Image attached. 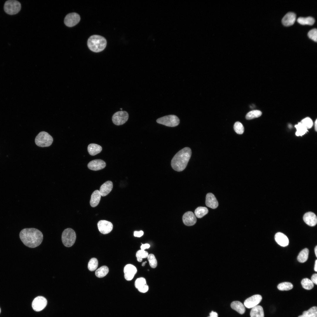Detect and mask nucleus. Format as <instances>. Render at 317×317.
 <instances>
[{
	"label": "nucleus",
	"instance_id": "20e7f679",
	"mask_svg": "<svg viewBox=\"0 0 317 317\" xmlns=\"http://www.w3.org/2000/svg\"><path fill=\"white\" fill-rule=\"evenodd\" d=\"M76 239L75 232L72 228H66L63 232L62 240L63 244L65 247H71L74 244Z\"/></svg>",
	"mask_w": 317,
	"mask_h": 317
},
{
	"label": "nucleus",
	"instance_id": "f3484780",
	"mask_svg": "<svg viewBox=\"0 0 317 317\" xmlns=\"http://www.w3.org/2000/svg\"><path fill=\"white\" fill-rule=\"evenodd\" d=\"M296 18V14L292 12L287 13L283 17L282 22L285 26H290L293 25L294 23Z\"/></svg>",
	"mask_w": 317,
	"mask_h": 317
},
{
	"label": "nucleus",
	"instance_id": "de8ad7c7",
	"mask_svg": "<svg viewBox=\"0 0 317 317\" xmlns=\"http://www.w3.org/2000/svg\"><path fill=\"white\" fill-rule=\"evenodd\" d=\"M314 251L316 256L317 257V246H316L315 248Z\"/></svg>",
	"mask_w": 317,
	"mask_h": 317
},
{
	"label": "nucleus",
	"instance_id": "b1692460",
	"mask_svg": "<svg viewBox=\"0 0 317 317\" xmlns=\"http://www.w3.org/2000/svg\"><path fill=\"white\" fill-rule=\"evenodd\" d=\"M231 308L240 314L244 313L245 311L244 305L240 302L235 301L232 302L230 305Z\"/></svg>",
	"mask_w": 317,
	"mask_h": 317
},
{
	"label": "nucleus",
	"instance_id": "8fccbe9b",
	"mask_svg": "<svg viewBox=\"0 0 317 317\" xmlns=\"http://www.w3.org/2000/svg\"><path fill=\"white\" fill-rule=\"evenodd\" d=\"M0 312H1V309H0Z\"/></svg>",
	"mask_w": 317,
	"mask_h": 317
},
{
	"label": "nucleus",
	"instance_id": "dca6fc26",
	"mask_svg": "<svg viewBox=\"0 0 317 317\" xmlns=\"http://www.w3.org/2000/svg\"><path fill=\"white\" fill-rule=\"evenodd\" d=\"M304 222L308 225L314 226L317 224V218L316 215L312 212L306 213L303 216Z\"/></svg>",
	"mask_w": 317,
	"mask_h": 317
},
{
	"label": "nucleus",
	"instance_id": "0eeeda50",
	"mask_svg": "<svg viewBox=\"0 0 317 317\" xmlns=\"http://www.w3.org/2000/svg\"><path fill=\"white\" fill-rule=\"evenodd\" d=\"M156 122L169 127H175L178 126L180 123V120L176 116L169 115L158 118Z\"/></svg>",
	"mask_w": 317,
	"mask_h": 317
},
{
	"label": "nucleus",
	"instance_id": "5701e85b",
	"mask_svg": "<svg viewBox=\"0 0 317 317\" xmlns=\"http://www.w3.org/2000/svg\"><path fill=\"white\" fill-rule=\"evenodd\" d=\"M102 149V148L100 146L95 144H90L87 147L88 151L92 156H95L100 153Z\"/></svg>",
	"mask_w": 317,
	"mask_h": 317
},
{
	"label": "nucleus",
	"instance_id": "4be33fe9",
	"mask_svg": "<svg viewBox=\"0 0 317 317\" xmlns=\"http://www.w3.org/2000/svg\"><path fill=\"white\" fill-rule=\"evenodd\" d=\"M250 317H264V314L262 307L260 305H257L252 308L250 312Z\"/></svg>",
	"mask_w": 317,
	"mask_h": 317
},
{
	"label": "nucleus",
	"instance_id": "393cba45",
	"mask_svg": "<svg viewBox=\"0 0 317 317\" xmlns=\"http://www.w3.org/2000/svg\"><path fill=\"white\" fill-rule=\"evenodd\" d=\"M298 317H317V307L313 306L306 311L303 312L302 315Z\"/></svg>",
	"mask_w": 317,
	"mask_h": 317
},
{
	"label": "nucleus",
	"instance_id": "f8f14e48",
	"mask_svg": "<svg viewBox=\"0 0 317 317\" xmlns=\"http://www.w3.org/2000/svg\"><path fill=\"white\" fill-rule=\"evenodd\" d=\"M97 226L99 231L102 234H106L110 232L113 229L112 223L105 220H101L97 223Z\"/></svg>",
	"mask_w": 317,
	"mask_h": 317
},
{
	"label": "nucleus",
	"instance_id": "bb28decb",
	"mask_svg": "<svg viewBox=\"0 0 317 317\" xmlns=\"http://www.w3.org/2000/svg\"><path fill=\"white\" fill-rule=\"evenodd\" d=\"M309 254V250L307 248L302 250L299 253L297 257L298 261L301 263H304L306 262L308 259Z\"/></svg>",
	"mask_w": 317,
	"mask_h": 317
},
{
	"label": "nucleus",
	"instance_id": "a19ab883",
	"mask_svg": "<svg viewBox=\"0 0 317 317\" xmlns=\"http://www.w3.org/2000/svg\"><path fill=\"white\" fill-rule=\"evenodd\" d=\"M144 234V232L142 230L139 231H135L134 232V235L135 237H140Z\"/></svg>",
	"mask_w": 317,
	"mask_h": 317
},
{
	"label": "nucleus",
	"instance_id": "4468645a",
	"mask_svg": "<svg viewBox=\"0 0 317 317\" xmlns=\"http://www.w3.org/2000/svg\"><path fill=\"white\" fill-rule=\"evenodd\" d=\"M106 166L105 162L101 159H95L90 162L87 165L88 168L93 171H98L104 168Z\"/></svg>",
	"mask_w": 317,
	"mask_h": 317
},
{
	"label": "nucleus",
	"instance_id": "3c124183",
	"mask_svg": "<svg viewBox=\"0 0 317 317\" xmlns=\"http://www.w3.org/2000/svg\"><path fill=\"white\" fill-rule=\"evenodd\" d=\"M122 109L121 108V109Z\"/></svg>",
	"mask_w": 317,
	"mask_h": 317
},
{
	"label": "nucleus",
	"instance_id": "7c9ffc66",
	"mask_svg": "<svg viewBox=\"0 0 317 317\" xmlns=\"http://www.w3.org/2000/svg\"><path fill=\"white\" fill-rule=\"evenodd\" d=\"M301 283L302 287L306 290H311L314 287V283L311 280L307 278L303 279Z\"/></svg>",
	"mask_w": 317,
	"mask_h": 317
},
{
	"label": "nucleus",
	"instance_id": "58836bf2",
	"mask_svg": "<svg viewBox=\"0 0 317 317\" xmlns=\"http://www.w3.org/2000/svg\"><path fill=\"white\" fill-rule=\"evenodd\" d=\"M307 129L311 128L313 125L312 120L309 117L302 119L301 122Z\"/></svg>",
	"mask_w": 317,
	"mask_h": 317
},
{
	"label": "nucleus",
	"instance_id": "6ab92c4d",
	"mask_svg": "<svg viewBox=\"0 0 317 317\" xmlns=\"http://www.w3.org/2000/svg\"><path fill=\"white\" fill-rule=\"evenodd\" d=\"M276 242L282 247L287 246L289 243V240L287 237L283 233L278 232L276 234L274 237Z\"/></svg>",
	"mask_w": 317,
	"mask_h": 317
},
{
	"label": "nucleus",
	"instance_id": "4c0bfd02",
	"mask_svg": "<svg viewBox=\"0 0 317 317\" xmlns=\"http://www.w3.org/2000/svg\"><path fill=\"white\" fill-rule=\"evenodd\" d=\"M147 258L151 267L153 268H156L157 266V262L154 255L153 254H150L148 255Z\"/></svg>",
	"mask_w": 317,
	"mask_h": 317
},
{
	"label": "nucleus",
	"instance_id": "37998d69",
	"mask_svg": "<svg viewBox=\"0 0 317 317\" xmlns=\"http://www.w3.org/2000/svg\"><path fill=\"white\" fill-rule=\"evenodd\" d=\"M150 247V245L148 244H142L141 246V249L144 250L146 249H148Z\"/></svg>",
	"mask_w": 317,
	"mask_h": 317
},
{
	"label": "nucleus",
	"instance_id": "09e8293b",
	"mask_svg": "<svg viewBox=\"0 0 317 317\" xmlns=\"http://www.w3.org/2000/svg\"><path fill=\"white\" fill-rule=\"evenodd\" d=\"M146 262H146V261H145V262H143V263H142V266H145V264H146Z\"/></svg>",
	"mask_w": 317,
	"mask_h": 317
},
{
	"label": "nucleus",
	"instance_id": "7ed1b4c3",
	"mask_svg": "<svg viewBox=\"0 0 317 317\" xmlns=\"http://www.w3.org/2000/svg\"><path fill=\"white\" fill-rule=\"evenodd\" d=\"M87 46L93 52H99L102 51L106 47L107 41L104 38L100 36L93 35L88 38Z\"/></svg>",
	"mask_w": 317,
	"mask_h": 317
},
{
	"label": "nucleus",
	"instance_id": "1a4fd4ad",
	"mask_svg": "<svg viewBox=\"0 0 317 317\" xmlns=\"http://www.w3.org/2000/svg\"><path fill=\"white\" fill-rule=\"evenodd\" d=\"M47 304L46 299L42 296H39L34 299L32 303V306L34 311H39L43 310Z\"/></svg>",
	"mask_w": 317,
	"mask_h": 317
},
{
	"label": "nucleus",
	"instance_id": "2eb2a0df",
	"mask_svg": "<svg viewBox=\"0 0 317 317\" xmlns=\"http://www.w3.org/2000/svg\"><path fill=\"white\" fill-rule=\"evenodd\" d=\"M183 221L184 224L188 226H192L196 223L197 219L195 214L191 211H188L183 215Z\"/></svg>",
	"mask_w": 317,
	"mask_h": 317
},
{
	"label": "nucleus",
	"instance_id": "c9c22d12",
	"mask_svg": "<svg viewBox=\"0 0 317 317\" xmlns=\"http://www.w3.org/2000/svg\"><path fill=\"white\" fill-rule=\"evenodd\" d=\"M148 255V253L147 251L142 249L139 250L136 253L137 260L138 262H141L142 261L143 258L147 257Z\"/></svg>",
	"mask_w": 317,
	"mask_h": 317
},
{
	"label": "nucleus",
	"instance_id": "f03ea898",
	"mask_svg": "<svg viewBox=\"0 0 317 317\" xmlns=\"http://www.w3.org/2000/svg\"><path fill=\"white\" fill-rule=\"evenodd\" d=\"M192 154L191 149L185 147L178 151L171 160V165L177 171H183L186 167Z\"/></svg>",
	"mask_w": 317,
	"mask_h": 317
},
{
	"label": "nucleus",
	"instance_id": "c03bdc74",
	"mask_svg": "<svg viewBox=\"0 0 317 317\" xmlns=\"http://www.w3.org/2000/svg\"><path fill=\"white\" fill-rule=\"evenodd\" d=\"M210 316L208 317H218V314L216 312L212 311L210 313Z\"/></svg>",
	"mask_w": 317,
	"mask_h": 317
},
{
	"label": "nucleus",
	"instance_id": "72a5a7b5",
	"mask_svg": "<svg viewBox=\"0 0 317 317\" xmlns=\"http://www.w3.org/2000/svg\"><path fill=\"white\" fill-rule=\"evenodd\" d=\"M293 287V284L289 282H284L279 284L277 288L281 291H288L292 289Z\"/></svg>",
	"mask_w": 317,
	"mask_h": 317
},
{
	"label": "nucleus",
	"instance_id": "f704fd0d",
	"mask_svg": "<svg viewBox=\"0 0 317 317\" xmlns=\"http://www.w3.org/2000/svg\"><path fill=\"white\" fill-rule=\"evenodd\" d=\"M98 266V261L97 259L96 258H92L88 262V268L90 271H93L96 269Z\"/></svg>",
	"mask_w": 317,
	"mask_h": 317
},
{
	"label": "nucleus",
	"instance_id": "79ce46f5",
	"mask_svg": "<svg viewBox=\"0 0 317 317\" xmlns=\"http://www.w3.org/2000/svg\"><path fill=\"white\" fill-rule=\"evenodd\" d=\"M311 281L316 285L317 284V274H313L311 276Z\"/></svg>",
	"mask_w": 317,
	"mask_h": 317
},
{
	"label": "nucleus",
	"instance_id": "6e6552de",
	"mask_svg": "<svg viewBox=\"0 0 317 317\" xmlns=\"http://www.w3.org/2000/svg\"><path fill=\"white\" fill-rule=\"evenodd\" d=\"M129 114L125 111H119L115 113L112 118L113 123L117 125H120L124 124L128 120Z\"/></svg>",
	"mask_w": 317,
	"mask_h": 317
},
{
	"label": "nucleus",
	"instance_id": "ddd939ff",
	"mask_svg": "<svg viewBox=\"0 0 317 317\" xmlns=\"http://www.w3.org/2000/svg\"><path fill=\"white\" fill-rule=\"evenodd\" d=\"M137 270L134 265L129 264H127L124 269V277L127 281H130L134 278L136 274Z\"/></svg>",
	"mask_w": 317,
	"mask_h": 317
},
{
	"label": "nucleus",
	"instance_id": "473e14b6",
	"mask_svg": "<svg viewBox=\"0 0 317 317\" xmlns=\"http://www.w3.org/2000/svg\"><path fill=\"white\" fill-rule=\"evenodd\" d=\"M146 285V280L143 277L137 278L135 282V286L138 290L144 287Z\"/></svg>",
	"mask_w": 317,
	"mask_h": 317
},
{
	"label": "nucleus",
	"instance_id": "39448f33",
	"mask_svg": "<svg viewBox=\"0 0 317 317\" xmlns=\"http://www.w3.org/2000/svg\"><path fill=\"white\" fill-rule=\"evenodd\" d=\"M53 141L52 136L44 131L40 132L35 139L36 144L41 147L49 146L52 144Z\"/></svg>",
	"mask_w": 317,
	"mask_h": 317
},
{
	"label": "nucleus",
	"instance_id": "423d86ee",
	"mask_svg": "<svg viewBox=\"0 0 317 317\" xmlns=\"http://www.w3.org/2000/svg\"><path fill=\"white\" fill-rule=\"evenodd\" d=\"M21 8L20 2L15 0H9L5 2L4 6L5 12L10 15H13L18 13Z\"/></svg>",
	"mask_w": 317,
	"mask_h": 317
},
{
	"label": "nucleus",
	"instance_id": "ea45409f",
	"mask_svg": "<svg viewBox=\"0 0 317 317\" xmlns=\"http://www.w3.org/2000/svg\"><path fill=\"white\" fill-rule=\"evenodd\" d=\"M309 38L316 42L317 41V30L314 28L310 30L308 33Z\"/></svg>",
	"mask_w": 317,
	"mask_h": 317
},
{
	"label": "nucleus",
	"instance_id": "f257e3e1",
	"mask_svg": "<svg viewBox=\"0 0 317 317\" xmlns=\"http://www.w3.org/2000/svg\"><path fill=\"white\" fill-rule=\"evenodd\" d=\"M20 239L23 243L28 247L33 248L42 243L43 235L38 230L33 228H26L22 230L19 234Z\"/></svg>",
	"mask_w": 317,
	"mask_h": 317
},
{
	"label": "nucleus",
	"instance_id": "49530a36",
	"mask_svg": "<svg viewBox=\"0 0 317 317\" xmlns=\"http://www.w3.org/2000/svg\"><path fill=\"white\" fill-rule=\"evenodd\" d=\"M315 129L316 131H317V119H316L315 122Z\"/></svg>",
	"mask_w": 317,
	"mask_h": 317
},
{
	"label": "nucleus",
	"instance_id": "9d476101",
	"mask_svg": "<svg viewBox=\"0 0 317 317\" xmlns=\"http://www.w3.org/2000/svg\"><path fill=\"white\" fill-rule=\"evenodd\" d=\"M80 20V17L78 14L75 13H72L66 16L64 22L66 26L72 27L77 24Z\"/></svg>",
	"mask_w": 317,
	"mask_h": 317
},
{
	"label": "nucleus",
	"instance_id": "9b49d317",
	"mask_svg": "<svg viewBox=\"0 0 317 317\" xmlns=\"http://www.w3.org/2000/svg\"><path fill=\"white\" fill-rule=\"evenodd\" d=\"M262 299V297L261 295H254L247 299L244 302V305L247 308H252L257 305Z\"/></svg>",
	"mask_w": 317,
	"mask_h": 317
},
{
	"label": "nucleus",
	"instance_id": "2f4dec72",
	"mask_svg": "<svg viewBox=\"0 0 317 317\" xmlns=\"http://www.w3.org/2000/svg\"><path fill=\"white\" fill-rule=\"evenodd\" d=\"M262 114V112L257 110L250 111L246 114L245 117L248 120L260 117Z\"/></svg>",
	"mask_w": 317,
	"mask_h": 317
},
{
	"label": "nucleus",
	"instance_id": "c85d7f7f",
	"mask_svg": "<svg viewBox=\"0 0 317 317\" xmlns=\"http://www.w3.org/2000/svg\"><path fill=\"white\" fill-rule=\"evenodd\" d=\"M208 212V208L205 207H199L195 210V216L198 218H201L206 215Z\"/></svg>",
	"mask_w": 317,
	"mask_h": 317
},
{
	"label": "nucleus",
	"instance_id": "cd10ccee",
	"mask_svg": "<svg viewBox=\"0 0 317 317\" xmlns=\"http://www.w3.org/2000/svg\"><path fill=\"white\" fill-rule=\"evenodd\" d=\"M109 268L106 266H103L96 270L95 274L98 278H102L105 276L109 272Z\"/></svg>",
	"mask_w": 317,
	"mask_h": 317
},
{
	"label": "nucleus",
	"instance_id": "e433bc0d",
	"mask_svg": "<svg viewBox=\"0 0 317 317\" xmlns=\"http://www.w3.org/2000/svg\"><path fill=\"white\" fill-rule=\"evenodd\" d=\"M234 129L235 132L238 134H242L244 132V127L242 124L239 122H237L235 123Z\"/></svg>",
	"mask_w": 317,
	"mask_h": 317
},
{
	"label": "nucleus",
	"instance_id": "a878e982",
	"mask_svg": "<svg viewBox=\"0 0 317 317\" xmlns=\"http://www.w3.org/2000/svg\"><path fill=\"white\" fill-rule=\"evenodd\" d=\"M297 21L298 23L302 25H312L315 22L314 19L311 16L306 17H299Z\"/></svg>",
	"mask_w": 317,
	"mask_h": 317
},
{
	"label": "nucleus",
	"instance_id": "aec40b11",
	"mask_svg": "<svg viewBox=\"0 0 317 317\" xmlns=\"http://www.w3.org/2000/svg\"><path fill=\"white\" fill-rule=\"evenodd\" d=\"M113 186L112 182L109 181L102 185L99 190L101 196H104L107 195L112 190Z\"/></svg>",
	"mask_w": 317,
	"mask_h": 317
},
{
	"label": "nucleus",
	"instance_id": "a211bd4d",
	"mask_svg": "<svg viewBox=\"0 0 317 317\" xmlns=\"http://www.w3.org/2000/svg\"><path fill=\"white\" fill-rule=\"evenodd\" d=\"M205 204L207 206L213 209L216 208L218 205V202L216 198L211 193H208L206 195Z\"/></svg>",
	"mask_w": 317,
	"mask_h": 317
},
{
	"label": "nucleus",
	"instance_id": "412c9836",
	"mask_svg": "<svg viewBox=\"0 0 317 317\" xmlns=\"http://www.w3.org/2000/svg\"><path fill=\"white\" fill-rule=\"evenodd\" d=\"M101 195L98 190H95L92 194L90 201L91 207H95L98 205L100 200Z\"/></svg>",
	"mask_w": 317,
	"mask_h": 317
},
{
	"label": "nucleus",
	"instance_id": "a18cd8bd",
	"mask_svg": "<svg viewBox=\"0 0 317 317\" xmlns=\"http://www.w3.org/2000/svg\"><path fill=\"white\" fill-rule=\"evenodd\" d=\"M314 270L316 272L317 271V260H316L315 262Z\"/></svg>",
	"mask_w": 317,
	"mask_h": 317
},
{
	"label": "nucleus",
	"instance_id": "c756f323",
	"mask_svg": "<svg viewBox=\"0 0 317 317\" xmlns=\"http://www.w3.org/2000/svg\"><path fill=\"white\" fill-rule=\"evenodd\" d=\"M295 127L296 129V135L297 136H302L308 131L307 129L301 122L299 123Z\"/></svg>",
	"mask_w": 317,
	"mask_h": 317
}]
</instances>
